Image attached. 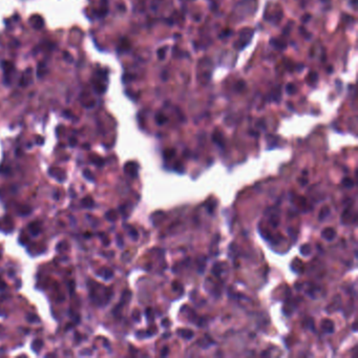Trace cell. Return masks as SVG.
I'll list each match as a JSON object with an SVG mask.
<instances>
[{
  "label": "cell",
  "mask_w": 358,
  "mask_h": 358,
  "mask_svg": "<svg viewBox=\"0 0 358 358\" xmlns=\"http://www.w3.org/2000/svg\"><path fill=\"white\" fill-rule=\"evenodd\" d=\"M336 236V231L334 230L333 228L331 227H328V228H324L321 232V237L324 240H328V242H331L333 240Z\"/></svg>",
  "instance_id": "cell-2"
},
{
  "label": "cell",
  "mask_w": 358,
  "mask_h": 358,
  "mask_svg": "<svg viewBox=\"0 0 358 358\" xmlns=\"http://www.w3.org/2000/svg\"><path fill=\"white\" fill-rule=\"evenodd\" d=\"M100 236L102 237V244H103L104 246H108L110 244V240H109V238H108L105 234H101Z\"/></svg>",
  "instance_id": "cell-25"
},
{
  "label": "cell",
  "mask_w": 358,
  "mask_h": 358,
  "mask_svg": "<svg viewBox=\"0 0 358 358\" xmlns=\"http://www.w3.org/2000/svg\"><path fill=\"white\" fill-rule=\"evenodd\" d=\"M31 23H32V25H33V27L39 29H41V27H43L44 22H43V20H42V18H41V17H39V16H35V17H32Z\"/></svg>",
  "instance_id": "cell-7"
},
{
  "label": "cell",
  "mask_w": 358,
  "mask_h": 358,
  "mask_svg": "<svg viewBox=\"0 0 358 358\" xmlns=\"http://www.w3.org/2000/svg\"><path fill=\"white\" fill-rule=\"evenodd\" d=\"M212 139H213V142L215 144L223 147V138H222V135L220 132H214L213 136H212Z\"/></svg>",
  "instance_id": "cell-14"
},
{
  "label": "cell",
  "mask_w": 358,
  "mask_h": 358,
  "mask_svg": "<svg viewBox=\"0 0 358 358\" xmlns=\"http://www.w3.org/2000/svg\"><path fill=\"white\" fill-rule=\"evenodd\" d=\"M43 347V341L41 340V339H35L33 341V344H32V350L36 353H39V351L41 350V348Z\"/></svg>",
  "instance_id": "cell-11"
},
{
  "label": "cell",
  "mask_w": 358,
  "mask_h": 358,
  "mask_svg": "<svg viewBox=\"0 0 358 358\" xmlns=\"http://www.w3.org/2000/svg\"><path fill=\"white\" fill-rule=\"evenodd\" d=\"M81 204L85 208H91V207L94 206V201H93V199L90 197H86L81 201Z\"/></svg>",
  "instance_id": "cell-13"
},
{
  "label": "cell",
  "mask_w": 358,
  "mask_h": 358,
  "mask_svg": "<svg viewBox=\"0 0 358 358\" xmlns=\"http://www.w3.org/2000/svg\"><path fill=\"white\" fill-rule=\"evenodd\" d=\"M75 145H76V140L74 138H72L70 139V146H75Z\"/></svg>",
  "instance_id": "cell-34"
},
{
  "label": "cell",
  "mask_w": 358,
  "mask_h": 358,
  "mask_svg": "<svg viewBox=\"0 0 358 358\" xmlns=\"http://www.w3.org/2000/svg\"><path fill=\"white\" fill-rule=\"evenodd\" d=\"M168 353H169L168 347H164L163 350H162V352H161V356H162V357H164V356H167V355H168Z\"/></svg>",
  "instance_id": "cell-29"
},
{
  "label": "cell",
  "mask_w": 358,
  "mask_h": 358,
  "mask_svg": "<svg viewBox=\"0 0 358 358\" xmlns=\"http://www.w3.org/2000/svg\"><path fill=\"white\" fill-rule=\"evenodd\" d=\"M287 93H288L289 95H291V94H295V91H296V87L294 86L293 84H288V86H287Z\"/></svg>",
  "instance_id": "cell-24"
},
{
  "label": "cell",
  "mask_w": 358,
  "mask_h": 358,
  "mask_svg": "<svg viewBox=\"0 0 358 358\" xmlns=\"http://www.w3.org/2000/svg\"><path fill=\"white\" fill-rule=\"evenodd\" d=\"M105 219L107 220L108 222H111V223H113V222H116L117 219H118V213H117V211L113 209L108 210V211L105 213Z\"/></svg>",
  "instance_id": "cell-9"
},
{
  "label": "cell",
  "mask_w": 358,
  "mask_h": 358,
  "mask_svg": "<svg viewBox=\"0 0 358 358\" xmlns=\"http://www.w3.org/2000/svg\"><path fill=\"white\" fill-rule=\"evenodd\" d=\"M156 122H158V124H160V125H162V124H164V123L166 122V118L164 116H162L161 113H159V115L156 116Z\"/></svg>",
  "instance_id": "cell-23"
},
{
  "label": "cell",
  "mask_w": 358,
  "mask_h": 358,
  "mask_svg": "<svg viewBox=\"0 0 358 358\" xmlns=\"http://www.w3.org/2000/svg\"><path fill=\"white\" fill-rule=\"evenodd\" d=\"M321 329L324 330V333L327 334H332L334 332V322L332 321L331 319H324L321 321Z\"/></svg>",
  "instance_id": "cell-3"
},
{
  "label": "cell",
  "mask_w": 358,
  "mask_h": 358,
  "mask_svg": "<svg viewBox=\"0 0 358 358\" xmlns=\"http://www.w3.org/2000/svg\"><path fill=\"white\" fill-rule=\"evenodd\" d=\"M67 247H68L67 244L65 243V242H61V243H59L57 246H56V248H57L58 251H64V250H66V249H67Z\"/></svg>",
  "instance_id": "cell-22"
},
{
  "label": "cell",
  "mask_w": 358,
  "mask_h": 358,
  "mask_svg": "<svg viewBox=\"0 0 358 358\" xmlns=\"http://www.w3.org/2000/svg\"><path fill=\"white\" fill-rule=\"evenodd\" d=\"M117 240H118V246H119V247H123L122 235H118V236H117Z\"/></svg>",
  "instance_id": "cell-30"
},
{
  "label": "cell",
  "mask_w": 358,
  "mask_h": 358,
  "mask_svg": "<svg viewBox=\"0 0 358 358\" xmlns=\"http://www.w3.org/2000/svg\"><path fill=\"white\" fill-rule=\"evenodd\" d=\"M178 334L180 337H182V338H184V339H187V340H190V339L193 338V336H194L193 331H191V330H189V329L178 330Z\"/></svg>",
  "instance_id": "cell-5"
},
{
  "label": "cell",
  "mask_w": 358,
  "mask_h": 358,
  "mask_svg": "<svg viewBox=\"0 0 358 358\" xmlns=\"http://www.w3.org/2000/svg\"><path fill=\"white\" fill-rule=\"evenodd\" d=\"M91 161L95 162V164H96L97 166H99V167L103 166V164H104V161L102 159H100V158H95V159H91Z\"/></svg>",
  "instance_id": "cell-26"
},
{
  "label": "cell",
  "mask_w": 358,
  "mask_h": 358,
  "mask_svg": "<svg viewBox=\"0 0 358 358\" xmlns=\"http://www.w3.org/2000/svg\"><path fill=\"white\" fill-rule=\"evenodd\" d=\"M342 185L346 188H353L354 187V181L351 178H344L342 179Z\"/></svg>",
  "instance_id": "cell-16"
},
{
  "label": "cell",
  "mask_w": 358,
  "mask_h": 358,
  "mask_svg": "<svg viewBox=\"0 0 358 358\" xmlns=\"http://www.w3.org/2000/svg\"><path fill=\"white\" fill-rule=\"evenodd\" d=\"M124 171H125L126 174L132 176V178H136L138 176V165L135 162H128L124 166Z\"/></svg>",
  "instance_id": "cell-1"
},
{
  "label": "cell",
  "mask_w": 358,
  "mask_h": 358,
  "mask_svg": "<svg viewBox=\"0 0 358 358\" xmlns=\"http://www.w3.org/2000/svg\"><path fill=\"white\" fill-rule=\"evenodd\" d=\"M36 139H37V140H36V143H37V144H38V145H42V144H43V143H44V140L42 139V138H41V137H39V136L36 138Z\"/></svg>",
  "instance_id": "cell-31"
},
{
  "label": "cell",
  "mask_w": 358,
  "mask_h": 358,
  "mask_svg": "<svg viewBox=\"0 0 358 358\" xmlns=\"http://www.w3.org/2000/svg\"><path fill=\"white\" fill-rule=\"evenodd\" d=\"M271 44L273 46H275V47L279 48V50L286 47V44H285V42H281V40H277V39H274V40H273V39H271Z\"/></svg>",
  "instance_id": "cell-17"
},
{
  "label": "cell",
  "mask_w": 358,
  "mask_h": 358,
  "mask_svg": "<svg viewBox=\"0 0 358 358\" xmlns=\"http://www.w3.org/2000/svg\"><path fill=\"white\" fill-rule=\"evenodd\" d=\"M27 320H29V321H31V322H39V321H40V319L37 317V315L32 314V313H29V314H27Z\"/></svg>",
  "instance_id": "cell-21"
},
{
  "label": "cell",
  "mask_w": 358,
  "mask_h": 358,
  "mask_svg": "<svg viewBox=\"0 0 358 358\" xmlns=\"http://www.w3.org/2000/svg\"><path fill=\"white\" fill-rule=\"evenodd\" d=\"M83 176H84V178L86 179V180L91 181V182L95 181V176H93V173H91V171L89 170V169H84V171H83Z\"/></svg>",
  "instance_id": "cell-19"
},
{
  "label": "cell",
  "mask_w": 358,
  "mask_h": 358,
  "mask_svg": "<svg viewBox=\"0 0 358 358\" xmlns=\"http://www.w3.org/2000/svg\"><path fill=\"white\" fill-rule=\"evenodd\" d=\"M299 181H301V184L303 186H305L306 184H307L308 183V179H306V178H303V179H299Z\"/></svg>",
  "instance_id": "cell-33"
},
{
  "label": "cell",
  "mask_w": 358,
  "mask_h": 358,
  "mask_svg": "<svg viewBox=\"0 0 358 358\" xmlns=\"http://www.w3.org/2000/svg\"><path fill=\"white\" fill-rule=\"evenodd\" d=\"M221 272H222V268L220 267V263H216V264H214L213 268H212V273H213L215 276H220Z\"/></svg>",
  "instance_id": "cell-20"
},
{
  "label": "cell",
  "mask_w": 358,
  "mask_h": 358,
  "mask_svg": "<svg viewBox=\"0 0 358 358\" xmlns=\"http://www.w3.org/2000/svg\"><path fill=\"white\" fill-rule=\"evenodd\" d=\"M48 172H50V174H51L53 178H55L56 180H58L59 182H63V181L65 180V178H66L64 172H63L62 170H60L59 168H51L48 170Z\"/></svg>",
  "instance_id": "cell-4"
},
{
  "label": "cell",
  "mask_w": 358,
  "mask_h": 358,
  "mask_svg": "<svg viewBox=\"0 0 358 358\" xmlns=\"http://www.w3.org/2000/svg\"><path fill=\"white\" fill-rule=\"evenodd\" d=\"M125 228H126V230H127V232H128V235H129L130 237L132 238V240H137L138 238H139V233H138L137 229H136L135 227H132V226H125Z\"/></svg>",
  "instance_id": "cell-10"
},
{
  "label": "cell",
  "mask_w": 358,
  "mask_h": 358,
  "mask_svg": "<svg viewBox=\"0 0 358 358\" xmlns=\"http://www.w3.org/2000/svg\"><path fill=\"white\" fill-rule=\"evenodd\" d=\"M29 231L32 233V234H33V235L37 236L39 233L41 232L40 224H39L38 222H36V223H31V224H29Z\"/></svg>",
  "instance_id": "cell-6"
},
{
  "label": "cell",
  "mask_w": 358,
  "mask_h": 358,
  "mask_svg": "<svg viewBox=\"0 0 358 358\" xmlns=\"http://www.w3.org/2000/svg\"><path fill=\"white\" fill-rule=\"evenodd\" d=\"M132 315H133V319H135L136 321H140V312H139V311H138V310L133 311Z\"/></svg>",
  "instance_id": "cell-28"
},
{
  "label": "cell",
  "mask_w": 358,
  "mask_h": 358,
  "mask_svg": "<svg viewBox=\"0 0 358 358\" xmlns=\"http://www.w3.org/2000/svg\"><path fill=\"white\" fill-rule=\"evenodd\" d=\"M100 273H101V274H99V275H101V276L103 277L105 281H109V279H111V278H113V270L108 269V268H103V269L100 271Z\"/></svg>",
  "instance_id": "cell-8"
},
{
  "label": "cell",
  "mask_w": 358,
  "mask_h": 358,
  "mask_svg": "<svg viewBox=\"0 0 358 358\" xmlns=\"http://www.w3.org/2000/svg\"><path fill=\"white\" fill-rule=\"evenodd\" d=\"M269 222L273 228H276V227H278V224H279V216L277 215V214H272Z\"/></svg>",
  "instance_id": "cell-15"
},
{
  "label": "cell",
  "mask_w": 358,
  "mask_h": 358,
  "mask_svg": "<svg viewBox=\"0 0 358 358\" xmlns=\"http://www.w3.org/2000/svg\"><path fill=\"white\" fill-rule=\"evenodd\" d=\"M299 251H301V255H303V256H308V255L311 254V251H312V249H311V246L309 245V244H303V245H301V248H299Z\"/></svg>",
  "instance_id": "cell-12"
},
{
  "label": "cell",
  "mask_w": 358,
  "mask_h": 358,
  "mask_svg": "<svg viewBox=\"0 0 358 358\" xmlns=\"http://www.w3.org/2000/svg\"><path fill=\"white\" fill-rule=\"evenodd\" d=\"M146 315H147V319H149V320L152 319V310H151V308H147V309H146Z\"/></svg>",
  "instance_id": "cell-27"
},
{
  "label": "cell",
  "mask_w": 358,
  "mask_h": 358,
  "mask_svg": "<svg viewBox=\"0 0 358 358\" xmlns=\"http://www.w3.org/2000/svg\"><path fill=\"white\" fill-rule=\"evenodd\" d=\"M5 288H6V284H5V283L2 281V279H0V290L3 291Z\"/></svg>",
  "instance_id": "cell-32"
},
{
  "label": "cell",
  "mask_w": 358,
  "mask_h": 358,
  "mask_svg": "<svg viewBox=\"0 0 358 358\" xmlns=\"http://www.w3.org/2000/svg\"><path fill=\"white\" fill-rule=\"evenodd\" d=\"M0 256H1V252H0Z\"/></svg>",
  "instance_id": "cell-35"
},
{
  "label": "cell",
  "mask_w": 358,
  "mask_h": 358,
  "mask_svg": "<svg viewBox=\"0 0 358 358\" xmlns=\"http://www.w3.org/2000/svg\"><path fill=\"white\" fill-rule=\"evenodd\" d=\"M330 214V209L328 207H324L319 212V220H324L326 219L328 215Z\"/></svg>",
  "instance_id": "cell-18"
}]
</instances>
